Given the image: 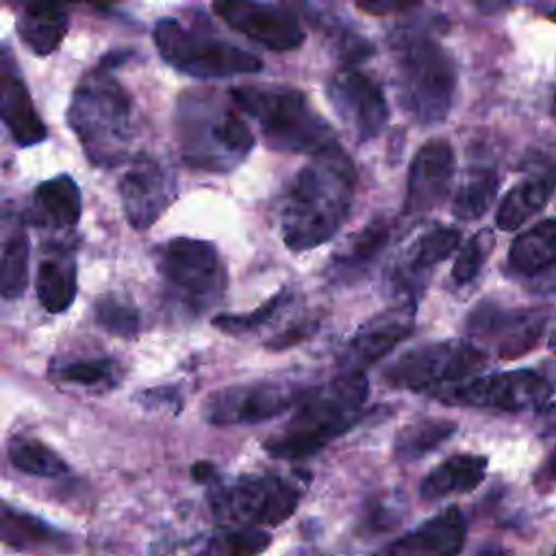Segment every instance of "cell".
Returning a JSON list of instances; mask_svg holds the SVG:
<instances>
[{
  "label": "cell",
  "mask_w": 556,
  "mask_h": 556,
  "mask_svg": "<svg viewBox=\"0 0 556 556\" xmlns=\"http://www.w3.org/2000/svg\"><path fill=\"white\" fill-rule=\"evenodd\" d=\"M356 172L339 150L313 156L289 180L280 200V237L293 252L330 241L345 224L354 200Z\"/></svg>",
  "instance_id": "1"
},
{
  "label": "cell",
  "mask_w": 556,
  "mask_h": 556,
  "mask_svg": "<svg viewBox=\"0 0 556 556\" xmlns=\"http://www.w3.org/2000/svg\"><path fill=\"white\" fill-rule=\"evenodd\" d=\"M367 395L365 371H341L330 382L304 391L293 415L265 439V452L285 460L317 454L363 419Z\"/></svg>",
  "instance_id": "2"
},
{
  "label": "cell",
  "mask_w": 556,
  "mask_h": 556,
  "mask_svg": "<svg viewBox=\"0 0 556 556\" xmlns=\"http://www.w3.org/2000/svg\"><path fill=\"white\" fill-rule=\"evenodd\" d=\"M126 52H113L100 61L76 85L67 124L76 135L85 156L98 167L119 165L132 143V102L111 70L124 63Z\"/></svg>",
  "instance_id": "3"
},
{
  "label": "cell",
  "mask_w": 556,
  "mask_h": 556,
  "mask_svg": "<svg viewBox=\"0 0 556 556\" xmlns=\"http://www.w3.org/2000/svg\"><path fill=\"white\" fill-rule=\"evenodd\" d=\"M241 113L235 102L222 104L206 93H185L176 109L182 163L211 174L237 169L256 143Z\"/></svg>",
  "instance_id": "4"
},
{
  "label": "cell",
  "mask_w": 556,
  "mask_h": 556,
  "mask_svg": "<svg viewBox=\"0 0 556 556\" xmlns=\"http://www.w3.org/2000/svg\"><path fill=\"white\" fill-rule=\"evenodd\" d=\"M230 100L250 115L263 141L278 152L324 156L343 150L330 124L291 87H232Z\"/></svg>",
  "instance_id": "5"
},
{
  "label": "cell",
  "mask_w": 556,
  "mask_h": 556,
  "mask_svg": "<svg viewBox=\"0 0 556 556\" xmlns=\"http://www.w3.org/2000/svg\"><path fill=\"white\" fill-rule=\"evenodd\" d=\"M397 102L419 124L447 117L456 96V70L450 54L421 30H397L391 37Z\"/></svg>",
  "instance_id": "6"
},
{
  "label": "cell",
  "mask_w": 556,
  "mask_h": 556,
  "mask_svg": "<svg viewBox=\"0 0 556 556\" xmlns=\"http://www.w3.org/2000/svg\"><path fill=\"white\" fill-rule=\"evenodd\" d=\"M159 271L169 298L191 315L213 308L226 291V267L211 241L176 237L159 252Z\"/></svg>",
  "instance_id": "7"
},
{
  "label": "cell",
  "mask_w": 556,
  "mask_h": 556,
  "mask_svg": "<svg viewBox=\"0 0 556 556\" xmlns=\"http://www.w3.org/2000/svg\"><path fill=\"white\" fill-rule=\"evenodd\" d=\"M152 37L165 63L193 78H228L263 70V61L256 54L228 41L187 30L172 17L159 20Z\"/></svg>",
  "instance_id": "8"
},
{
  "label": "cell",
  "mask_w": 556,
  "mask_h": 556,
  "mask_svg": "<svg viewBox=\"0 0 556 556\" xmlns=\"http://www.w3.org/2000/svg\"><path fill=\"white\" fill-rule=\"evenodd\" d=\"M484 363L486 354L471 341L445 339L404 352L384 369L382 378L393 389L434 395L467 380Z\"/></svg>",
  "instance_id": "9"
},
{
  "label": "cell",
  "mask_w": 556,
  "mask_h": 556,
  "mask_svg": "<svg viewBox=\"0 0 556 556\" xmlns=\"http://www.w3.org/2000/svg\"><path fill=\"white\" fill-rule=\"evenodd\" d=\"M208 486L213 515L232 526H278L293 515L300 502V489L271 473L241 476L226 484L215 480Z\"/></svg>",
  "instance_id": "10"
},
{
  "label": "cell",
  "mask_w": 556,
  "mask_h": 556,
  "mask_svg": "<svg viewBox=\"0 0 556 556\" xmlns=\"http://www.w3.org/2000/svg\"><path fill=\"white\" fill-rule=\"evenodd\" d=\"M434 397L447 404L521 413L545 408L552 400V384L545 376L532 369H513L478 376L467 382L463 380L454 387L437 391Z\"/></svg>",
  "instance_id": "11"
},
{
  "label": "cell",
  "mask_w": 556,
  "mask_h": 556,
  "mask_svg": "<svg viewBox=\"0 0 556 556\" xmlns=\"http://www.w3.org/2000/svg\"><path fill=\"white\" fill-rule=\"evenodd\" d=\"M304 391L282 382H239L206 395L202 415L211 426H252L274 419L298 404Z\"/></svg>",
  "instance_id": "12"
},
{
  "label": "cell",
  "mask_w": 556,
  "mask_h": 556,
  "mask_svg": "<svg viewBox=\"0 0 556 556\" xmlns=\"http://www.w3.org/2000/svg\"><path fill=\"white\" fill-rule=\"evenodd\" d=\"M213 11L232 30L267 50L289 52L304 41L300 20L280 4L265 0H213Z\"/></svg>",
  "instance_id": "13"
},
{
  "label": "cell",
  "mask_w": 556,
  "mask_h": 556,
  "mask_svg": "<svg viewBox=\"0 0 556 556\" xmlns=\"http://www.w3.org/2000/svg\"><path fill=\"white\" fill-rule=\"evenodd\" d=\"M326 93L334 113L352 130L356 141H371L384 130L389 104L380 85L367 74L341 70L328 80Z\"/></svg>",
  "instance_id": "14"
},
{
  "label": "cell",
  "mask_w": 556,
  "mask_h": 556,
  "mask_svg": "<svg viewBox=\"0 0 556 556\" xmlns=\"http://www.w3.org/2000/svg\"><path fill=\"white\" fill-rule=\"evenodd\" d=\"M176 176L159 159L137 156L119 180V200L126 222L135 230L150 228L174 202Z\"/></svg>",
  "instance_id": "15"
},
{
  "label": "cell",
  "mask_w": 556,
  "mask_h": 556,
  "mask_svg": "<svg viewBox=\"0 0 556 556\" xmlns=\"http://www.w3.org/2000/svg\"><path fill=\"white\" fill-rule=\"evenodd\" d=\"M417 302H397L376 313L350 337L341 352V371H365L410 337Z\"/></svg>",
  "instance_id": "16"
},
{
  "label": "cell",
  "mask_w": 556,
  "mask_h": 556,
  "mask_svg": "<svg viewBox=\"0 0 556 556\" xmlns=\"http://www.w3.org/2000/svg\"><path fill=\"white\" fill-rule=\"evenodd\" d=\"M547 315L541 308L506 311L493 302H482L467 317L473 337L495 345L502 358H517L532 350L545 328Z\"/></svg>",
  "instance_id": "17"
},
{
  "label": "cell",
  "mask_w": 556,
  "mask_h": 556,
  "mask_svg": "<svg viewBox=\"0 0 556 556\" xmlns=\"http://www.w3.org/2000/svg\"><path fill=\"white\" fill-rule=\"evenodd\" d=\"M454 150L445 139L426 141L413 156L406 176L404 215H424L439 206L454 178Z\"/></svg>",
  "instance_id": "18"
},
{
  "label": "cell",
  "mask_w": 556,
  "mask_h": 556,
  "mask_svg": "<svg viewBox=\"0 0 556 556\" xmlns=\"http://www.w3.org/2000/svg\"><path fill=\"white\" fill-rule=\"evenodd\" d=\"M460 243V230L450 226H434L410 243L393 263L389 282L400 302H417L430 271L445 261Z\"/></svg>",
  "instance_id": "19"
},
{
  "label": "cell",
  "mask_w": 556,
  "mask_h": 556,
  "mask_svg": "<svg viewBox=\"0 0 556 556\" xmlns=\"http://www.w3.org/2000/svg\"><path fill=\"white\" fill-rule=\"evenodd\" d=\"M393 239V224L387 217H376L354 235L330 256L326 265V278L332 285H356L371 274L384 250Z\"/></svg>",
  "instance_id": "20"
},
{
  "label": "cell",
  "mask_w": 556,
  "mask_h": 556,
  "mask_svg": "<svg viewBox=\"0 0 556 556\" xmlns=\"http://www.w3.org/2000/svg\"><path fill=\"white\" fill-rule=\"evenodd\" d=\"M0 111L2 122L11 135V139L22 146H35L41 143L48 137L46 124L39 117L33 98L28 93L26 83L22 80L11 50L4 46L2 50V72H0Z\"/></svg>",
  "instance_id": "21"
},
{
  "label": "cell",
  "mask_w": 556,
  "mask_h": 556,
  "mask_svg": "<svg viewBox=\"0 0 556 556\" xmlns=\"http://www.w3.org/2000/svg\"><path fill=\"white\" fill-rule=\"evenodd\" d=\"M467 534V523L456 506L441 510L439 515L426 519L415 530L389 543L384 554H458L463 549Z\"/></svg>",
  "instance_id": "22"
},
{
  "label": "cell",
  "mask_w": 556,
  "mask_h": 556,
  "mask_svg": "<svg viewBox=\"0 0 556 556\" xmlns=\"http://www.w3.org/2000/svg\"><path fill=\"white\" fill-rule=\"evenodd\" d=\"M83 213V198L70 174H59L33 189L28 219L41 228H72Z\"/></svg>",
  "instance_id": "23"
},
{
  "label": "cell",
  "mask_w": 556,
  "mask_h": 556,
  "mask_svg": "<svg viewBox=\"0 0 556 556\" xmlns=\"http://www.w3.org/2000/svg\"><path fill=\"white\" fill-rule=\"evenodd\" d=\"M76 261L70 248L54 245L37 265L35 291L43 311L59 315L67 311L76 298Z\"/></svg>",
  "instance_id": "24"
},
{
  "label": "cell",
  "mask_w": 556,
  "mask_h": 556,
  "mask_svg": "<svg viewBox=\"0 0 556 556\" xmlns=\"http://www.w3.org/2000/svg\"><path fill=\"white\" fill-rule=\"evenodd\" d=\"M67 26V13L59 0H28L17 20V35L33 54L48 56L65 39Z\"/></svg>",
  "instance_id": "25"
},
{
  "label": "cell",
  "mask_w": 556,
  "mask_h": 556,
  "mask_svg": "<svg viewBox=\"0 0 556 556\" xmlns=\"http://www.w3.org/2000/svg\"><path fill=\"white\" fill-rule=\"evenodd\" d=\"M486 473V458L478 454H454L439 463L419 484V497L437 502L456 493L473 491Z\"/></svg>",
  "instance_id": "26"
},
{
  "label": "cell",
  "mask_w": 556,
  "mask_h": 556,
  "mask_svg": "<svg viewBox=\"0 0 556 556\" xmlns=\"http://www.w3.org/2000/svg\"><path fill=\"white\" fill-rule=\"evenodd\" d=\"M554 185H556L554 169H543L534 176L523 178L500 202L495 224L502 230L519 228L530 215L543 208V204L549 200L554 191Z\"/></svg>",
  "instance_id": "27"
},
{
  "label": "cell",
  "mask_w": 556,
  "mask_h": 556,
  "mask_svg": "<svg viewBox=\"0 0 556 556\" xmlns=\"http://www.w3.org/2000/svg\"><path fill=\"white\" fill-rule=\"evenodd\" d=\"M30 243L20 217L4 215L2 254H0V291L4 300L22 298L28 285Z\"/></svg>",
  "instance_id": "28"
},
{
  "label": "cell",
  "mask_w": 556,
  "mask_h": 556,
  "mask_svg": "<svg viewBox=\"0 0 556 556\" xmlns=\"http://www.w3.org/2000/svg\"><path fill=\"white\" fill-rule=\"evenodd\" d=\"M510 267L521 276H539L556 265V219H543L521 232L508 250Z\"/></svg>",
  "instance_id": "29"
},
{
  "label": "cell",
  "mask_w": 556,
  "mask_h": 556,
  "mask_svg": "<svg viewBox=\"0 0 556 556\" xmlns=\"http://www.w3.org/2000/svg\"><path fill=\"white\" fill-rule=\"evenodd\" d=\"M456 432L454 421L417 419L404 426L393 441V456L400 463H415L443 445Z\"/></svg>",
  "instance_id": "30"
},
{
  "label": "cell",
  "mask_w": 556,
  "mask_h": 556,
  "mask_svg": "<svg viewBox=\"0 0 556 556\" xmlns=\"http://www.w3.org/2000/svg\"><path fill=\"white\" fill-rule=\"evenodd\" d=\"M2 541L17 549H56L65 543V536L50 528L39 517L26 515L22 510H13L11 506H2Z\"/></svg>",
  "instance_id": "31"
},
{
  "label": "cell",
  "mask_w": 556,
  "mask_h": 556,
  "mask_svg": "<svg viewBox=\"0 0 556 556\" xmlns=\"http://www.w3.org/2000/svg\"><path fill=\"white\" fill-rule=\"evenodd\" d=\"M500 176L491 167H478L467 172L465 180L452 198V213L463 222L482 217L495 200Z\"/></svg>",
  "instance_id": "32"
},
{
  "label": "cell",
  "mask_w": 556,
  "mask_h": 556,
  "mask_svg": "<svg viewBox=\"0 0 556 556\" xmlns=\"http://www.w3.org/2000/svg\"><path fill=\"white\" fill-rule=\"evenodd\" d=\"M50 376L59 382H67L74 387L85 389H113L117 380L122 378L119 363L109 356H96V358H74L65 363H54L50 367Z\"/></svg>",
  "instance_id": "33"
},
{
  "label": "cell",
  "mask_w": 556,
  "mask_h": 556,
  "mask_svg": "<svg viewBox=\"0 0 556 556\" xmlns=\"http://www.w3.org/2000/svg\"><path fill=\"white\" fill-rule=\"evenodd\" d=\"M7 454H9L11 465L28 476L54 478V476L67 473V469H70L67 463L52 447H48L39 439L24 437V434H15L9 441Z\"/></svg>",
  "instance_id": "34"
},
{
  "label": "cell",
  "mask_w": 556,
  "mask_h": 556,
  "mask_svg": "<svg viewBox=\"0 0 556 556\" xmlns=\"http://www.w3.org/2000/svg\"><path fill=\"white\" fill-rule=\"evenodd\" d=\"M96 324L109 334L135 339L139 334V311L119 295H102L93 306Z\"/></svg>",
  "instance_id": "35"
},
{
  "label": "cell",
  "mask_w": 556,
  "mask_h": 556,
  "mask_svg": "<svg viewBox=\"0 0 556 556\" xmlns=\"http://www.w3.org/2000/svg\"><path fill=\"white\" fill-rule=\"evenodd\" d=\"M291 302V293L287 289L274 293L263 306H258L256 311L248 313V315H217L213 319V326L222 328L224 332H254L261 326L269 324L271 319H276L280 315V311L287 308V304Z\"/></svg>",
  "instance_id": "36"
},
{
  "label": "cell",
  "mask_w": 556,
  "mask_h": 556,
  "mask_svg": "<svg viewBox=\"0 0 556 556\" xmlns=\"http://www.w3.org/2000/svg\"><path fill=\"white\" fill-rule=\"evenodd\" d=\"M271 543V536L256 528H241V530H228L217 536H213L206 543V552L211 554H228V556H248L265 552Z\"/></svg>",
  "instance_id": "37"
},
{
  "label": "cell",
  "mask_w": 556,
  "mask_h": 556,
  "mask_svg": "<svg viewBox=\"0 0 556 556\" xmlns=\"http://www.w3.org/2000/svg\"><path fill=\"white\" fill-rule=\"evenodd\" d=\"M493 248V232L491 230H480L476 232L460 250V254L456 256V263L452 267V280L456 285H467L471 282L478 271L482 269L489 252Z\"/></svg>",
  "instance_id": "38"
},
{
  "label": "cell",
  "mask_w": 556,
  "mask_h": 556,
  "mask_svg": "<svg viewBox=\"0 0 556 556\" xmlns=\"http://www.w3.org/2000/svg\"><path fill=\"white\" fill-rule=\"evenodd\" d=\"M137 402L146 406L148 410H169L178 413L182 406V395L176 387H154L148 391H141L137 395Z\"/></svg>",
  "instance_id": "39"
},
{
  "label": "cell",
  "mask_w": 556,
  "mask_h": 556,
  "mask_svg": "<svg viewBox=\"0 0 556 556\" xmlns=\"http://www.w3.org/2000/svg\"><path fill=\"white\" fill-rule=\"evenodd\" d=\"M424 0H356V7L369 15H391L419 7Z\"/></svg>",
  "instance_id": "40"
},
{
  "label": "cell",
  "mask_w": 556,
  "mask_h": 556,
  "mask_svg": "<svg viewBox=\"0 0 556 556\" xmlns=\"http://www.w3.org/2000/svg\"><path fill=\"white\" fill-rule=\"evenodd\" d=\"M534 482H536V486H539L541 491L552 489V486L556 484V450H554V454L549 456V460L543 465V469L536 473Z\"/></svg>",
  "instance_id": "41"
},
{
  "label": "cell",
  "mask_w": 556,
  "mask_h": 556,
  "mask_svg": "<svg viewBox=\"0 0 556 556\" xmlns=\"http://www.w3.org/2000/svg\"><path fill=\"white\" fill-rule=\"evenodd\" d=\"M191 476H193V480H198V482H206V484H211V482H215V480H217V471H215V467H213L211 463H206V460L195 463V465L191 467Z\"/></svg>",
  "instance_id": "42"
},
{
  "label": "cell",
  "mask_w": 556,
  "mask_h": 556,
  "mask_svg": "<svg viewBox=\"0 0 556 556\" xmlns=\"http://www.w3.org/2000/svg\"><path fill=\"white\" fill-rule=\"evenodd\" d=\"M469 2L484 13H497L510 4V0H469Z\"/></svg>",
  "instance_id": "43"
},
{
  "label": "cell",
  "mask_w": 556,
  "mask_h": 556,
  "mask_svg": "<svg viewBox=\"0 0 556 556\" xmlns=\"http://www.w3.org/2000/svg\"><path fill=\"white\" fill-rule=\"evenodd\" d=\"M65 2H72V4H91L96 9H109L113 7L117 0H65Z\"/></svg>",
  "instance_id": "44"
},
{
  "label": "cell",
  "mask_w": 556,
  "mask_h": 556,
  "mask_svg": "<svg viewBox=\"0 0 556 556\" xmlns=\"http://www.w3.org/2000/svg\"><path fill=\"white\" fill-rule=\"evenodd\" d=\"M552 111H554V115H556V93H554V102H552Z\"/></svg>",
  "instance_id": "45"
},
{
  "label": "cell",
  "mask_w": 556,
  "mask_h": 556,
  "mask_svg": "<svg viewBox=\"0 0 556 556\" xmlns=\"http://www.w3.org/2000/svg\"><path fill=\"white\" fill-rule=\"evenodd\" d=\"M549 17H552V20H554V22H556V9H554V11H552V13H549Z\"/></svg>",
  "instance_id": "46"
},
{
  "label": "cell",
  "mask_w": 556,
  "mask_h": 556,
  "mask_svg": "<svg viewBox=\"0 0 556 556\" xmlns=\"http://www.w3.org/2000/svg\"><path fill=\"white\" fill-rule=\"evenodd\" d=\"M552 345H556V334H554V337H552Z\"/></svg>",
  "instance_id": "47"
}]
</instances>
